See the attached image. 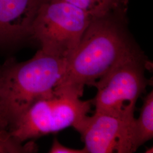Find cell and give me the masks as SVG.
<instances>
[{
    "label": "cell",
    "mask_w": 153,
    "mask_h": 153,
    "mask_svg": "<svg viewBox=\"0 0 153 153\" xmlns=\"http://www.w3.org/2000/svg\"><path fill=\"white\" fill-rule=\"evenodd\" d=\"M91 18L108 16H126L129 0H65Z\"/></svg>",
    "instance_id": "obj_8"
},
{
    "label": "cell",
    "mask_w": 153,
    "mask_h": 153,
    "mask_svg": "<svg viewBox=\"0 0 153 153\" xmlns=\"http://www.w3.org/2000/svg\"><path fill=\"white\" fill-rule=\"evenodd\" d=\"M136 118L95 112L88 116L78 131L86 153H131L135 144Z\"/></svg>",
    "instance_id": "obj_6"
},
{
    "label": "cell",
    "mask_w": 153,
    "mask_h": 153,
    "mask_svg": "<svg viewBox=\"0 0 153 153\" xmlns=\"http://www.w3.org/2000/svg\"><path fill=\"white\" fill-rule=\"evenodd\" d=\"M36 145L33 142H19L10 131L0 129V153H27L36 152Z\"/></svg>",
    "instance_id": "obj_10"
},
{
    "label": "cell",
    "mask_w": 153,
    "mask_h": 153,
    "mask_svg": "<svg viewBox=\"0 0 153 153\" xmlns=\"http://www.w3.org/2000/svg\"><path fill=\"white\" fill-rule=\"evenodd\" d=\"M148 61L141 52L121 62L94 85L97 93L91 101L95 112L133 117L136 104L145 92V71Z\"/></svg>",
    "instance_id": "obj_5"
},
{
    "label": "cell",
    "mask_w": 153,
    "mask_h": 153,
    "mask_svg": "<svg viewBox=\"0 0 153 153\" xmlns=\"http://www.w3.org/2000/svg\"><path fill=\"white\" fill-rule=\"evenodd\" d=\"M81 97L70 90L56 88L30 106L11 130V135L24 143L71 126L78 131L92 104L82 100Z\"/></svg>",
    "instance_id": "obj_3"
},
{
    "label": "cell",
    "mask_w": 153,
    "mask_h": 153,
    "mask_svg": "<svg viewBox=\"0 0 153 153\" xmlns=\"http://www.w3.org/2000/svg\"><path fill=\"white\" fill-rule=\"evenodd\" d=\"M67 63L40 49L28 60L10 58L0 65V129L10 132L31 105L53 93Z\"/></svg>",
    "instance_id": "obj_2"
},
{
    "label": "cell",
    "mask_w": 153,
    "mask_h": 153,
    "mask_svg": "<svg viewBox=\"0 0 153 153\" xmlns=\"http://www.w3.org/2000/svg\"><path fill=\"white\" fill-rule=\"evenodd\" d=\"M125 16L92 19L55 88L70 90L82 96L85 86H94L121 62L142 52L129 35Z\"/></svg>",
    "instance_id": "obj_1"
},
{
    "label": "cell",
    "mask_w": 153,
    "mask_h": 153,
    "mask_svg": "<svg viewBox=\"0 0 153 153\" xmlns=\"http://www.w3.org/2000/svg\"><path fill=\"white\" fill-rule=\"evenodd\" d=\"M44 0H0V50L31 41L33 23Z\"/></svg>",
    "instance_id": "obj_7"
},
{
    "label": "cell",
    "mask_w": 153,
    "mask_h": 153,
    "mask_svg": "<svg viewBox=\"0 0 153 153\" xmlns=\"http://www.w3.org/2000/svg\"><path fill=\"white\" fill-rule=\"evenodd\" d=\"M48 152L50 153H86L84 149H76L65 146L61 144L57 138L54 139Z\"/></svg>",
    "instance_id": "obj_11"
},
{
    "label": "cell",
    "mask_w": 153,
    "mask_h": 153,
    "mask_svg": "<svg viewBox=\"0 0 153 153\" xmlns=\"http://www.w3.org/2000/svg\"><path fill=\"white\" fill-rule=\"evenodd\" d=\"M135 144L137 149L153 137V93L143 99L140 114L134 123Z\"/></svg>",
    "instance_id": "obj_9"
},
{
    "label": "cell",
    "mask_w": 153,
    "mask_h": 153,
    "mask_svg": "<svg viewBox=\"0 0 153 153\" xmlns=\"http://www.w3.org/2000/svg\"><path fill=\"white\" fill-rule=\"evenodd\" d=\"M91 20L65 0H44L33 23L31 41L44 52L68 60Z\"/></svg>",
    "instance_id": "obj_4"
}]
</instances>
